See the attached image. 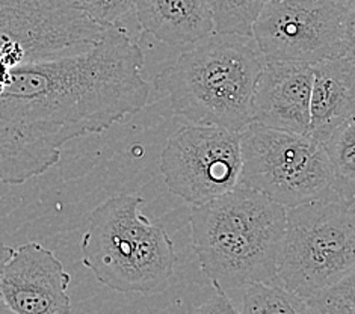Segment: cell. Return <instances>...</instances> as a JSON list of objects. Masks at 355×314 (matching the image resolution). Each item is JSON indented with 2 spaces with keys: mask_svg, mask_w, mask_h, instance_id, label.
Listing matches in <instances>:
<instances>
[{
  "mask_svg": "<svg viewBox=\"0 0 355 314\" xmlns=\"http://www.w3.org/2000/svg\"><path fill=\"white\" fill-rule=\"evenodd\" d=\"M144 62L141 46L118 23L88 47L12 67L0 85V182L44 174L67 142L101 134L146 107Z\"/></svg>",
  "mask_w": 355,
  "mask_h": 314,
  "instance_id": "obj_1",
  "label": "cell"
},
{
  "mask_svg": "<svg viewBox=\"0 0 355 314\" xmlns=\"http://www.w3.org/2000/svg\"><path fill=\"white\" fill-rule=\"evenodd\" d=\"M189 225L201 272L216 290L278 284L286 228L283 206L238 184L223 197L193 207Z\"/></svg>",
  "mask_w": 355,
  "mask_h": 314,
  "instance_id": "obj_2",
  "label": "cell"
},
{
  "mask_svg": "<svg viewBox=\"0 0 355 314\" xmlns=\"http://www.w3.org/2000/svg\"><path fill=\"white\" fill-rule=\"evenodd\" d=\"M265 59L252 37L212 32L155 79L177 116L241 133L251 124V101Z\"/></svg>",
  "mask_w": 355,
  "mask_h": 314,
  "instance_id": "obj_3",
  "label": "cell"
},
{
  "mask_svg": "<svg viewBox=\"0 0 355 314\" xmlns=\"http://www.w3.org/2000/svg\"><path fill=\"white\" fill-rule=\"evenodd\" d=\"M144 200L120 193L97 206L82 237V263L120 293L153 295L170 286L177 265L164 227L142 215Z\"/></svg>",
  "mask_w": 355,
  "mask_h": 314,
  "instance_id": "obj_4",
  "label": "cell"
},
{
  "mask_svg": "<svg viewBox=\"0 0 355 314\" xmlns=\"http://www.w3.org/2000/svg\"><path fill=\"white\" fill-rule=\"evenodd\" d=\"M352 272L354 202L328 200L286 209L278 284L307 299Z\"/></svg>",
  "mask_w": 355,
  "mask_h": 314,
  "instance_id": "obj_5",
  "label": "cell"
},
{
  "mask_svg": "<svg viewBox=\"0 0 355 314\" xmlns=\"http://www.w3.org/2000/svg\"><path fill=\"white\" fill-rule=\"evenodd\" d=\"M239 184L284 209L342 200L324 147L310 137L251 123L241 132Z\"/></svg>",
  "mask_w": 355,
  "mask_h": 314,
  "instance_id": "obj_6",
  "label": "cell"
},
{
  "mask_svg": "<svg viewBox=\"0 0 355 314\" xmlns=\"http://www.w3.org/2000/svg\"><path fill=\"white\" fill-rule=\"evenodd\" d=\"M251 37L265 62L313 65L354 55L355 5L333 0L265 2Z\"/></svg>",
  "mask_w": 355,
  "mask_h": 314,
  "instance_id": "obj_7",
  "label": "cell"
},
{
  "mask_svg": "<svg viewBox=\"0 0 355 314\" xmlns=\"http://www.w3.org/2000/svg\"><path fill=\"white\" fill-rule=\"evenodd\" d=\"M241 169V133L216 125H183L160 155V173L168 189L193 207L234 189Z\"/></svg>",
  "mask_w": 355,
  "mask_h": 314,
  "instance_id": "obj_8",
  "label": "cell"
},
{
  "mask_svg": "<svg viewBox=\"0 0 355 314\" xmlns=\"http://www.w3.org/2000/svg\"><path fill=\"white\" fill-rule=\"evenodd\" d=\"M103 30L73 0H0V62L12 69L70 53Z\"/></svg>",
  "mask_w": 355,
  "mask_h": 314,
  "instance_id": "obj_9",
  "label": "cell"
},
{
  "mask_svg": "<svg viewBox=\"0 0 355 314\" xmlns=\"http://www.w3.org/2000/svg\"><path fill=\"white\" fill-rule=\"evenodd\" d=\"M70 274L38 242L12 250L0 277V299L17 314H70Z\"/></svg>",
  "mask_w": 355,
  "mask_h": 314,
  "instance_id": "obj_10",
  "label": "cell"
},
{
  "mask_svg": "<svg viewBox=\"0 0 355 314\" xmlns=\"http://www.w3.org/2000/svg\"><path fill=\"white\" fill-rule=\"evenodd\" d=\"M311 65L265 62L251 101V123L309 137Z\"/></svg>",
  "mask_w": 355,
  "mask_h": 314,
  "instance_id": "obj_11",
  "label": "cell"
},
{
  "mask_svg": "<svg viewBox=\"0 0 355 314\" xmlns=\"http://www.w3.org/2000/svg\"><path fill=\"white\" fill-rule=\"evenodd\" d=\"M309 137L324 143L343 124L355 120V56L325 59L311 65Z\"/></svg>",
  "mask_w": 355,
  "mask_h": 314,
  "instance_id": "obj_12",
  "label": "cell"
},
{
  "mask_svg": "<svg viewBox=\"0 0 355 314\" xmlns=\"http://www.w3.org/2000/svg\"><path fill=\"white\" fill-rule=\"evenodd\" d=\"M144 32L171 47H189L215 32L205 0H137Z\"/></svg>",
  "mask_w": 355,
  "mask_h": 314,
  "instance_id": "obj_13",
  "label": "cell"
},
{
  "mask_svg": "<svg viewBox=\"0 0 355 314\" xmlns=\"http://www.w3.org/2000/svg\"><path fill=\"white\" fill-rule=\"evenodd\" d=\"M320 146L334 169L340 198L355 202V120L343 124Z\"/></svg>",
  "mask_w": 355,
  "mask_h": 314,
  "instance_id": "obj_14",
  "label": "cell"
},
{
  "mask_svg": "<svg viewBox=\"0 0 355 314\" xmlns=\"http://www.w3.org/2000/svg\"><path fill=\"white\" fill-rule=\"evenodd\" d=\"M241 314H310L301 296L280 284H252L243 295Z\"/></svg>",
  "mask_w": 355,
  "mask_h": 314,
  "instance_id": "obj_15",
  "label": "cell"
},
{
  "mask_svg": "<svg viewBox=\"0 0 355 314\" xmlns=\"http://www.w3.org/2000/svg\"><path fill=\"white\" fill-rule=\"evenodd\" d=\"M214 20L215 32L251 37L252 23L265 0H205Z\"/></svg>",
  "mask_w": 355,
  "mask_h": 314,
  "instance_id": "obj_16",
  "label": "cell"
},
{
  "mask_svg": "<svg viewBox=\"0 0 355 314\" xmlns=\"http://www.w3.org/2000/svg\"><path fill=\"white\" fill-rule=\"evenodd\" d=\"M304 301L310 314H355V272Z\"/></svg>",
  "mask_w": 355,
  "mask_h": 314,
  "instance_id": "obj_17",
  "label": "cell"
},
{
  "mask_svg": "<svg viewBox=\"0 0 355 314\" xmlns=\"http://www.w3.org/2000/svg\"><path fill=\"white\" fill-rule=\"evenodd\" d=\"M137 0H73V3L100 26L123 23L132 11Z\"/></svg>",
  "mask_w": 355,
  "mask_h": 314,
  "instance_id": "obj_18",
  "label": "cell"
},
{
  "mask_svg": "<svg viewBox=\"0 0 355 314\" xmlns=\"http://www.w3.org/2000/svg\"><path fill=\"white\" fill-rule=\"evenodd\" d=\"M193 314H241L225 292L216 290L215 296L201 304Z\"/></svg>",
  "mask_w": 355,
  "mask_h": 314,
  "instance_id": "obj_19",
  "label": "cell"
},
{
  "mask_svg": "<svg viewBox=\"0 0 355 314\" xmlns=\"http://www.w3.org/2000/svg\"><path fill=\"white\" fill-rule=\"evenodd\" d=\"M11 254H12V248H10V246L5 245L3 242H0V277H2L3 268L6 265V261L10 260Z\"/></svg>",
  "mask_w": 355,
  "mask_h": 314,
  "instance_id": "obj_20",
  "label": "cell"
},
{
  "mask_svg": "<svg viewBox=\"0 0 355 314\" xmlns=\"http://www.w3.org/2000/svg\"><path fill=\"white\" fill-rule=\"evenodd\" d=\"M0 314H17V313H14L2 299H0Z\"/></svg>",
  "mask_w": 355,
  "mask_h": 314,
  "instance_id": "obj_21",
  "label": "cell"
},
{
  "mask_svg": "<svg viewBox=\"0 0 355 314\" xmlns=\"http://www.w3.org/2000/svg\"><path fill=\"white\" fill-rule=\"evenodd\" d=\"M333 2H337V3H342V5H346V6H351V5H355V0H333Z\"/></svg>",
  "mask_w": 355,
  "mask_h": 314,
  "instance_id": "obj_22",
  "label": "cell"
},
{
  "mask_svg": "<svg viewBox=\"0 0 355 314\" xmlns=\"http://www.w3.org/2000/svg\"><path fill=\"white\" fill-rule=\"evenodd\" d=\"M265 2H272V0H265Z\"/></svg>",
  "mask_w": 355,
  "mask_h": 314,
  "instance_id": "obj_23",
  "label": "cell"
}]
</instances>
